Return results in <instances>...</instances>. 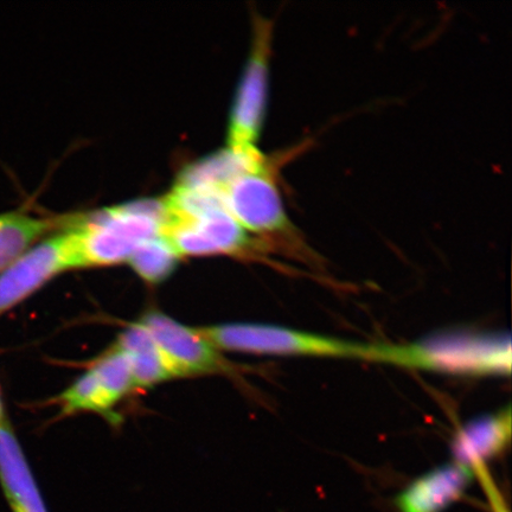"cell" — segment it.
I'll return each mask as SVG.
<instances>
[{"mask_svg":"<svg viewBox=\"0 0 512 512\" xmlns=\"http://www.w3.org/2000/svg\"><path fill=\"white\" fill-rule=\"evenodd\" d=\"M511 411L485 415L460 428L453 439L454 463L475 472L480 465L499 456L510 443Z\"/></svg>","mask_w":512,"mask_h":512,"instance_id":"cell-11","label":"cell"},{"mask_svg":"<svg viewBox=\"0 0 512 512\" xmlns=\"http://www.w3.org/2000/svg\"><path fill=\"white\" fill-rule=\"evenodd\" d=\"M0 485L12 512H48L9 420L0 424Z\"/></svg>","mask_w":512,"mask_h":512,"instance_id":"cell-10","label":"cell"},{"mask_svg":"<svg viewBox=\"0 0 512 512\" xmlns=\"http://www.w3.org/2000/svg\"><path fill=\"white\" fill-rule=\"evenodd\" d=\"M5 420H8V419H6L3 396H2V393H0V424H2V422H4Z\"/></svg>","mask_w":512,"mask_h":512,"instance_id":"cell-17","label":"cell"},{"mask_svg":"<svg viewBox=\"0 0 512 512\" xmlns=\"http://www.w3.org/2000/svg\"><path fill=\"white\" fill-rule=\"evenodd\" d=\"M217 350L255 355L320 356L376 361L379 345H366L270 324L235 323L197 329Z\"/></svg>","mask_w":512,"mask_h":512,"instance_id":"cell-4","label":"cell"},{"mask_svg":"<svg viewBox=\"0 0 512 512\" xmlns=\"http://www.w3.org/2000/svg\"><path fill=\"white\" fill-rule=\"evenodd\" d=\"M162 235L179 256L251 255L267 247L248 234L226 207L164 217Z\"/></svg>","mask_w":512,"mask_h":512,"instance_id":"cell-6","label":"cell"},{"mask_svg":"<svg viewBox=\"0 0 512 512\" xmlns=\"http://www.w3.org/2000/svg\"><path fill=\"white\" fill-rule=\"evenodd\" d=\"M139 323L149 332L176 377L219 373L226 369L219 350L197 329L157 311L146 313Z\"/></svg>","mask_w":512,"mask_h":512,"instance_id":"cell-8","label":"cell"},{"mask_svg":"<svg viewBox=\"0 0 512 512\" xmlns=\"http://www.w3.org/2000/svg\"><path fill=\"white\" fill-rule=\"evenodd\" d=\"M60 402L64 414H73L82 411L107 414L111 411L110 405L102 392L98 377L89 369L79 380H76L66 392L61 395Z\"/></svg>","mask_w":512,"mask_h":512,"instance_id":"cell-16","label":"cell"},{"mask_svg":"<svg viewBox=\"0 0 512 512\" xmlns=\"http://www.w3.org/2000/svg\"><path fill=\"white\" fill-rule=\"evenodd\" d=\"M179 259L170 242L158 235L138 247L127 262L146 283L160 284L175 272Z\"/></svg>","mask_w":512,"mask_h":512,"instance_id":"cell-14","label":"cell"},{"mask_svg":"<svg viewBox=\"0 0 512 512\" xmlns=\"http://www.w3.org/2000/svg\"><path fill=\"white\" fill-rule=\"evenodd\" d=\"M92 370L111 408L134 388L130 361L117 347L96 362Z\"/></svg>","mask_w":512,"mask_h":512,"instance_id":"cell-15","label":"cell"},{"mask_svg":"<svg viewBox=\"0 0 512 512\" xmlns=\"http://www.w3.org/2000/svg\"><path fill=\"white\" fill-rule=\"evenodd\" d=\"M272 38L273 22L256 14L251 50L229 114V149L246 151L258 147L267 112Z\"/></svg>","mask_w":512,"mask_h":512,"instance_id":"cell-5","label":"cell"},{"mask_svg":"<svg viewBox=\"0 0 512 512\" xmlns=\"http://www.w3.org/2000/svg\"><path fill=\"white\" fill-rule=\"evenodd\" d=\"M377 362L454 374H509L511 344L508 336L446 332L411 345H379Z\"/></svg>","mask_w":512,"mask_h":512,"instance_id":"cell-2","label":"cell"},{"mask_svg":"<svg viewBox=\"0 0 512 512\" xmlns=\"http://www.w3.org/2000/svg\"><path fill=\"white\" fill-rule=\"evenodd\" d=\"M162 200H137L68 216L66 232L74 268L113 266L130 260L144 242L162 235Z\"/></svg>","mask_w":512,"mask_h":512,"instance_id":"cell-1","label":"cell"},{"mask_svg":"<svg viewBox=\"0 0 512 512\" xmlns=\"http://www.w3.org/2000/svg\"><path fill=\"white\" fill-rule=\"evenodd\" d=\"M221 195L228 213L266 247L305 255L303 238L285 209L274 160L266 157L264 162L241 172L224 185Z\"/></svg>","mask_w":512,"mask_h":512,"instance_id":"cell-3","label":"cell"},{"mask_svg":"<svg viewBox=\"0 0 512 512\" xmlns=\"http://www.w3.org/2000/svg\"><path fill=\"white\" fill-rule=\"evenodd\" d=\"M66 221L0 273V317L41 290L56 275L74 268L64 229Z\"/></svg>","mask_w":512,"mask_h":512,"instance_id":"cell-7","label":"cell"},{"mask_svg":"<svg viewBox=\"0 0 512 512\" xmlns=\"http://www.w3.org/2000/svg\"><path fill=\"white\" fill-rule=\"evenodd\" d=\"M473 475L475 472L457 463L435 467L395 497L396 512H444L463 498Z\"/></svg>","mask_w":512,"mask_h":512,"instance_id":"cell-9","label":"cell"},{"mask_svg":"<svg viewBox=\"0 0 512 512\" xmlns=\"http://www.w3.org/2000/svg\"><path fill=\"white\" fill-rule=\"evenodd\" d=\"M66 217H40L31 214L28 209L0 213V273L37 242L60 229Z\"/></svg>","mask_w":512,"mask_h":512,"instance_id":"cell-12","label":"cell"},{"mask_svg":"<svg viewBox=\"0 0 512 512\" xmlns=\"http://www.w3.org/2000/svg\"><path fill=\"white\" fill-rule=\"evenodd\" d=\"M117 348L126 354L131 364L134 388H147L175 379L162 352L149 332L139 322L120 336Z\"/></svg>","mask_w":512,"mask_h":512,"instance_id":"cell-13","label":"cell"}]
</instances>
